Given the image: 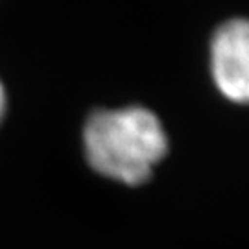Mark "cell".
Returning <instances> with one entry per match:
<instances>
[{
    "label": "cell",
    "instance_id": "1",
    "mask_svg": "<svg viewBox=\"0 0 249 249\" xmlns=\"http://www.w3.org/2000/svg\"><path fill=\"white\" fill-rule=\"evenodd\" d=\"M83 146L89 164L124 185H141L168 151V137L146 107L100 109L85 122Z\"/></svg>",
    "mask_w": 249,
    "mask_h": 249
},
{
    "label": "cell",
    "instance_id": "2",
    "mask_svg": "<svg viewBox=\"0 0 249 249\" xmlns=\"http://www.w3.org/2000/svg\"><path fill=\"white\" fill-rule=\"evenodd\" d=\"M211 72L218 90L234 104L249 98V26L231 18L216 30L211 43Z\"/></svg>",
    "mask_w": 249,
    "mask_h": 249
},
{
    "label": "cell",
    "instance_id": "3",
    "mask_svg": "<svg viewBox=\"0 0 249 249\" xmlns=\"http://www.w3.org/2000/svg\"><path fill=\"white\" fill-rule=\"evenodd\" d=\"M4 111H6V90H4L2 83H0V120L4 116Z\"/></svg>",
    "mask_w": 249,
    "mask_h": 249
}]
</instances>
